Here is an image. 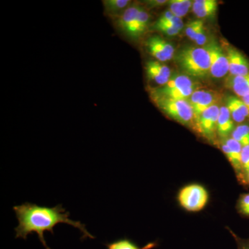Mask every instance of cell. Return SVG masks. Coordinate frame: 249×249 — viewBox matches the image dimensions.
Here are the masks:
<instances>
[{"mask_svg":"<svg viewBox=\"0 0 249 249\" xmlns=\"http://www.w3.org/2000/svg\"><path fill=\"white\" fill-rule=\"evenodd\" d=\"M14 211L18 221L15 228L16 238L27 240L28 236L36 233L45 249H52L47 245L45 232L54 235V228L59 224H67L79 229L82 232L81 240L94 239L85 227V224L70 219V213L62 207V204L54 207L39 206L33 203L25 202L14 206Z\"/></svg>","mask_w":249,"mask_h":249,"instance_id":"cell-1","label":"cell"},{"mask_svg":"<svg viewBox=\"0 0 249 249\" xmlns=\"http://www.w3.org/2000/svg\"><path fill=\"white\" fill-rule=\"evenodd\" d=\"M175 59L187 76L204 79L210 75L211 62L209 52L205 46H185L177 52Z\"/></svg>","mask_w":249,"mask_h":249,"instance_id":"cell-2","label":"cell"},{"mask_svg":"<svg viewBox=\"0 0 249 249\" xmlns=\"http://www.w3.org/2000/svg\"><path fill=\"white\" fill-rule=\"evenodd\" d=\"M153 101L170 119L183 125L194 126V113L188 100L160 98Z\"/></svg>","mask_w":249,"mask_h":249,"instance_id":"cell-3","label":"cell"},{"mask_svg":"<svg viewBox=\"0 0 249 249\" xmlns=\"http://www.w3.org/2000/svg\"><path fill=\"white\" fill-rule=\"evenodd\" d=\"M178 199L180 206L188 212H199L208 204L209 194L205 187L193 183L180 190Z\"/></svg>","mask_w":249,"mask_h":249,"instance_id":"cell-4","label":"cell"},{"mask_svg":"<svg viewBox=\"0 0 249 249\" xmlns=\"http://www.w3.org/2000/svg\"><path fill=\"white\" fill-rule=\"evenodd\" d=\"M220 107L214 105L195 119L194 126L198 133L210 142H215L217 135L218 117Z\"/></svg>","mask_w":249,"mask_h":249,"instance_id":"cell-5","label":"cell"},{"mask_svg":"<svg viewBox=\"0 0 249 249\" xmlns=\"http://www.w3.org/2000/svg\"><path fill=\"white\" fill-rule=\"evenodd\" d=\"M205 47L209 53L210 75L213 78L219 79L229 74V60L225 49L214 40L210 41Z\"/></svg>","mask_w":249,"mask_h":249,"instance_id":"cell-6","label":"cell"},{"mask_svg":"<svg viewBox=\"0 0 249 249\" xmlns=\"http://www.w3.org/2000/svg\"><path fill=\"white\" fill-rule=\"evenodd\" d=\"M219 98V93L213 90L196 89L188 99L194 113V120L203 111L217 105Z\"/></svg>","mask_w":249,"mask_h":249,"instance_id":"cell-7","label":"cell"},{"mask_svg":"<svg viewBox=\"0 0 249 249\" xmlns=\"http://www.w3.org/2000/svg\"><path fill=\"white\" fill-rule=\"evenodd\" d=\"M145 48L157 61L164 62L172 60L175 55V48L170 42L159 36H153L145 41Z\"/></svg>","mask_w":249,"mask_h":249,"instance_id":"cell-8","label":"cell"},{"mask_svg":"<svg viewBox=\"0 0 249 249\" xmlns=\"http://www.w3.org/2000/svg\"><path fill=\"white\" fill-rule=\"evenodd\" d=\"M221 148L235 170L236 176L240 183L242 178V164H241L242 145L232 137H229L221 141Z\"/></svg>","mask_w":249,"mask_h":249,"instance_id":"cell-9","label":"cell"},{"mask_svg":"<svg viewBox=\"0 0 249 249\" xmlns=\"http://www.w3.org/2000/svg\"><path fill=\"white\" fill-rule=\"evenodd\" d=\"M227 53L229 64V76H241L249 74V61L244 54L232 46H227Z\"/></svg>","mask_w":249,"mask_h":249,"instance_id":"cell-10","label":"cell"},{"mask_svg":"<svg viewBox=\"0 0 249 249\" xmlns=\"http://www.w3.org/2000/svg\"><path fill=\"white\" fill-rule=\"evenodd\" d=\"M145 72L148 81L163 86L173 76L171 70L160 61L150 60L145 64Z\"/></svg>","mask_w":249,"mask_h":249,"instance_id":"cell-11","label":"cell"},{"mask_svg":"<svg viewBox=\"0 0 249 249\" xmlns=\"http://www.w3.org/2000/svg\"><path fill=\"white\" fill-rule=\"evenodd\" d=\"M140 9L141 6L139 4L131 5L124 11L119 19V28L132 38L134 37L137 29V17Z\"/></svg>","mask_w":249,"mask_h":249,"instance_id":"cell-12","label":"cell"},{"mask_svg":"<svg viewBox=\"0 0 249 249\" xmlns=\"http://www.w3.org/2000/svg\"><path fill=\"white\" fill-rule=\"evenodd\" d=\"M226 102H227L226 106L230 111L234 122L242 124L245 123L246 119H249L248 107L240 98L229 96Z\"/></svg>","mask_w":249,"mask_h":249,"instance_id":"cell-13","label":"cell"},{"mask_svg":"<svg viewBox=\"0 0 249 249\" xmlns=\"http://www.w3.org/2000/svg\"><path fill=\"white\" fill-rule=\"evenodd\" d=\"M235 122L227 106L220 107L217 121V135L221 140L229 138L235 129Z\"/></svg>","mask_w":249,"mask_h":249,"instance_id":"cell-14","label":"cell"},{"mask_svg":"<svg viewBox=\"0 0 249 249\" xmlns=\"http://www.w3.org/2000/svg\"><path fill=\"white\" fill-rule=\"evenodd\" d=\"M197 87V85L192 80L191 77L186 74H174L166 84L159 88H152L155 91H165L168 90L183 89V88Z\"/></svg>","mask_w":249,"mask_h":249,"instance_id":"cell-15","label":"cell"},{"mask_svg":"<svg viewBox=\"0 0 249 249\" xmlns=\"http://www.w3.org/2000/svg\"><path fill=\"white\" fill-rule=\"evenodd\" d=\"M217 7L215 0H196L193 1V12L199 19L213 17L217 12Z\"/></svg>","mask_w":249,"mask_h":249,"instance_id":"cell-16","label":"cell"},{"mask_svg":"<svg viewBox=\"0 0 249 249\" xmlns=\"http://www.w3.org/2000/svg\"><path fill=\"white\" fill-rule=\"evenodd\" d=\"M227 88L232 89L239 97L242 98L249 93V74L241 76H229Z\"/></svg>","mask_w":249,"mask_h":249,"instance_id":"cell-17","label":"cell"},{"mask_svg":"<svg viewBox=\"0 0 249 249\" xmlns=\"http://www.w3.org/2000/svg\"><path fill=\"white\" fill-rule=\"evenodd\" d=\"M107 249H152L157 247V242H150L142 247H139L132 240L127 238L119 239L106 244Z\"/></svg>","mask_w":249,"mask_h":249,"instance_id":"cell-18","label":"cell"},{"mask_svg":"<svg viewBox=\"0 0 249 249\" xmlns=\"http://www.w3.org/2000/svg\"><path fill=\"white\" fill-rule=\"evenodd\" d=\"M169 11L178 18L186 16L191 10L193 1L191 0H170L168 1Z\"/></svg>","mask_w":249,"mask_h":249,"instance_id":"cell-19","label":"cell"},{"mask_svg":"<svg viewBox=\"0 0 249 249\" xmlns=\"http://www.w3.org/2000/svg\"><path fill=\"white\" fill-rule=\"evenodd\" d=\"M130 4L129 0H105L103 1L105 10L107 14L117 15L121 11H125Z\"/></svg>","mask_w":249,"mask_h":249,"instance_id":"cell-20","label":"cell"},{"mask_svg":"<svg viewBox=\"0 0 249 249\" xmlns=\"http://www.w3.org/2000/svg\"><path fill=\"white\" fill-rule=\"evenodd\" d=\"M231 137L240 142L242 147L249 145V124L244 123L236 126Z\"/></svg>","mask_w":249,"mask_h":249,"instance_id":"cell-21","label":"cell"},{"mask_svg":"<svg viewBox=\"0 0 249 249\" xmlns=\"http://www.w3.org/2000/svg\"><path fill=\"white\" fill-rule=\"evenodd\" d=\"M150 20V14L141 6L138 18H137V29H136L134 39L139 38L146 31Z\"/></svg>","mask_w":249,"mask_h":249,"instance_id":"cell-22","label":"cell"},{"mask_svg":"<svg viewBox=\"0 0 249 249\" xmlns=\"http://www.w3.org/2000/svg\"><path fill=\"white\" fill-rule=\"evenodd\" d=\"M236 209L241 215L249 217V193L240 195L237 199Z\"/></svg>","mask_w":249,"mask_h":249,"instance_id":"cell-23","label":"cell"},{"mask_svg":"<svg viewBox=\"0 0 249 249\" xmlns=\"http://www.w3.org/2000/svg\"><path fill=\"white\" fill-rule=\"evenodd\" d=\"M204 26V22L201 19L191 21L187 24L186 29H185V33H186L187 37L192 41L194 40L196 34Z\"/></svg>","mask_w":249,"mask_h":249,"instance_id":"cell-24","label":"cell"},{"mask_svg":"<svg viewBox=\"0 0 249 249\" xmlns=\"http://www.w3.org/2000/svg\"><path fill=\"white\" fill-rule=\"evenodd\" d=\"M241 164H242V178L240 183H242L244 176L249 172V145L242 147L241 154Z\"/></svg>","mask_w":249,"mask_h":249,"instance_id":"cell-25","label":"cell"},{"mask_svg":"<svg viewBox=\"0 0 249 249\" xmlns=\"http://www.w3.org/2000/svg\"><path fill=\"white\" fill-rule=\"evenodd\" d=\"M154 28L156 30L160 31L162 34L168 36H175L179 34L180 31L176 28L169 27V26L165 25V24H155Z\"/></svg>","mask_w":249,"mask_h":249,"instance_id":"cell-26","label":"cell"},{"mask_svg":"<svg viewBox=\"0 0 249 249\" xmlns=\"http://www.w3.org/2000/svg\"><path fill=\"white\" fill-rule=\"evenodd\" d=\"M193 41L199 47H204L208 43L207 35H206V29H205L204 26L201 28L198 34H196V38Z\"/></svg>","mask_w":249,"mask_h":249,"instance_id":"cell-27","label":"cell"},{"mask_svg":"<svg viewBox=\"0 0 249 249\" xmlns=\"http://www.w3.org/2000/svg\"><path fill=\"white\" fill-rule=\"evenodd\" d=\"M227 229L230 232V233L231 234L232 237H233V238L235 239L237 249H249V238H241L239 236L234 233L230 229H229V228H227Z\"/></svg>","mask_w":249,"mask_h":249,"instance_id":"cell-28","label":"cell"},{"mask_svg":"<svg viewBox=\"0 0 249 249\" xmlns=\"http://www.w3.org/2000/svg\"><path fill=\"white\" fill-rule=\"evenodd\" d=\"M168 1L165 0H148V1H145V2L149 9H156V8H160L165 4H168Z\"/></svg>","mask_w":249,"mask_h":249,"instance_id":"cell-29","label":"cell"},{"mask_svg":"<svg viewBox=\"0 0 249 249\" xmlns=\"http://www.w3.org/2000/svg\"><path fill=\"white\" fill-rule=\"evenodd\" d=\"M241 184L243 186H247L249 188V172L244 176L243 179H242Z\"/></svg>","mask_w":249,"mask_h":249,"instance_id":"cell-30","label":"cell"},{"mask_svg":"<svg viewBox=\"0 0 249 249\" xmlns=\"http://www.w3.org/2000/svg\"><path fill=\"white\" fill-rule=\"evenodd\" d=\"M241 99L242 100L247 107H248L249 110V93L247 94V96H244V97L241 98Z\"/></svg>","mask_w":249,"mask_h":249,"instance_id":"cell-31","label":"cell"}]
</instances>
